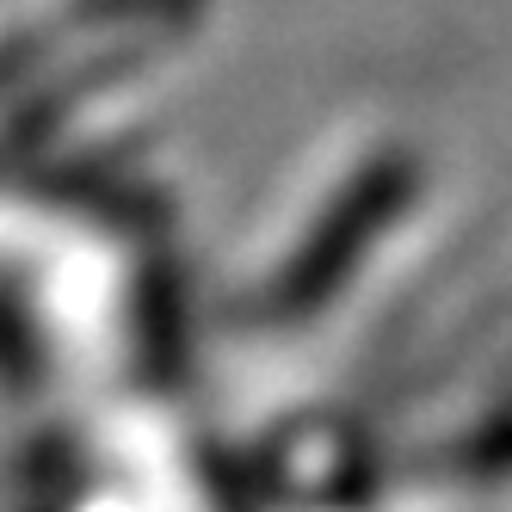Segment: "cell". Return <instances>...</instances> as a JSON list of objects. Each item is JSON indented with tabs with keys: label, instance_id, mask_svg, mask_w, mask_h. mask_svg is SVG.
I'll return each mask as SVG.
<instances>
[{
	"label": "cell",
	"instance_id": "obj_1",
	"mask_svg": "<svg viewBox=\"0 0 512 512\" xmlns=\"http://www.w3.org/2000/svg\"><path fill=\"white\" fill-rule=\"evenodd\" d=\"M408 192H414V167L401 161V155H383L377 167H364L352 186L334 198V210L321 216V229L303 241V253L290 260V272L278 278V297L290 309H309L321 290H334L346 278V266L364 253V241L389 223L395 204L408 198Z\"/></svg>",
	"mask_w": 512,
	"mask_h": 512
}]
</instances>
